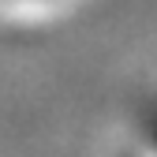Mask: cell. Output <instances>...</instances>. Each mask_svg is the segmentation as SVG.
Returning <instances> with one entry per match:
<instances>
[{
  "mask_svg": "<svg viewBox=\"0 0 157 157\" xmlns=\"http://www.w3.org/2000/svg\"><path fill=\"white\" fill-rule=\"evenodd\" d=\"M41 4H45V0H41Z\"/></svg>",
  "mask_w": 157,
  "mask_h": 157,
  "instance_id": "cell-1",
  "label": "cell"
}]
</instances>
